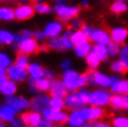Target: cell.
<instances>
[{"label": "cell", "instance_id": "cell-39", "mask_svg": "<svg viewBox=\"0 0 128 127\" xmlns=\"http://www.w3.org/2000/svg\"><path fill=\"white\" fill-rule=\"evenodd\" d=\"M112 69L114 72H128V69L126 68V65L123 64L122 61H117L114 63L112 64Z\"/></svg>", "mask_w": 128, "mask_h": 127}, {"label": "cell", "instance_id": "cell-32", "mask_svg": "<svg viewBox=\"0 0 128 127\" xmlns=\"http://www.w3.org/2000/svg\"><path fill=\"white\" fill-rule=\"evenodd\" d=\"M49 47L54 48L57 51H63L64 48V45H63V41L62 38H57V37H53L50 41H49Z\"/></svg>", "mask_w": 128, "mask_h": 127}, {"label": "cell", "instance_id": "cell-18", "mask_svg": "<svg viewBox=\"0 0 128 127\" xmlns=\"http://www.w3.org/2000/svg\"><path fill=\"white\" fill-rule=\"evenodd\" d=\"M110 105H111L113 109H118V110L126 109L127 107V99L123 97V96L114 95L110 99Z\"/></svg>", "mask_w": 128, "mask_h": 127}, {"label": "cell", "instance_id": "cell-23", "mask_svg": "<svg viewBox=\"0 0 128 127\" xmlns=\"http://www.w3.org/2000/svg\"><path fill=\"white\" fill-rule=\"evenodd\" d=\"M27 70H28V73H30L32 79H40V78H42V75L44 74V70H43L42 67L38 65V64H31Z\"/></svg>", "mask_w": 128, "mask_h": 127}, {"label": "cell", "instance_id": "cell-50", "mask_svg": "<svg viewBox=\"0 0 128 127\" xmlns=\"http://www.w3.org/2000/svg\"><path fill=\"white\" fill-rule=\"evenodd\" d=\"M81 5H82V6H88V3H86V1H82Z\"/></svg>", "mask_w": 128, "mask_h": 127}, {"label": "cell", "instance_id": "cell-21", "mask_svg": "<svg viewBox=\"0 0 128 127\" xmlns=\"http://www.w3.org/2000/svg\"><path fill=\"white\" fill-rule=\"evenodd\" d=\"M111 36H112V38H113L114 42L121 43V42H123V41L127 38L128 31L126 29H114V30H112Z\"/></svg>", "mask_w": 128, "mask_h": 127}, {"label": "cell", "instance_id": "cell-14", "mask_svg": "<svg viewBox=\"0 0 128 127\" xmlns=\"http://www.w3.org/2000/svg\"><path fill=\"white\" fill-rule=\"evenodd\" d=\"M15 110L10 105H2L0 106V120L6 122H12L15 120Z\"/></svg>", "mask_w": 128, "mask_h": 127}, {"label": "cell", "instance_id": "cell-8", "mask_svg": "<svg viewBox=\"0 0 128 127\" xmlns=\"http://www.w3.org/2000/svg\"><path fill=\"white\" fill-rule=\"evenodd\" d=\"M49 99L46 95H40L37 97H34L31 102V106L33 110H36L37 112H44L49 107Z\"/></svg>", "mask_w": 128, "mask_h": 127}, {"label": "cell", "instance_id": "cell-51", "mask_svg": "<svg viewBox=\"0 0 128 127\" xmlns=\"http://www.w3.org/2000/svg\"><path fill=\"white\" fill-rule=\"evenodd\" d=\"M80 127H92V126H91V125H81Z\"/></svg>", "mask_w": 128, "mask_h": 127}, {"label": "cell", "instance_id": "cell-17", "mask_svg": "<svg viewBox=\"0 0 128 127\" xmlns=\"http://www.w3.org/2000/svg\"><path fill=\"white\" fill-rule=\"evenodd\" d=\"M31 88L36 89L37 91H46L50 88V79L48 78H40V79H32Z\"/></svg>", "mask_w": 128, "mask_h": 127}, {"label": "cell", "instance_id": "cell-55", "mask_svg": "<svg viewBox=\"0 0 128 127\" xmlns=\"http://www.w3.org/2000/svg\"><path fill=\"white\" fill-rule=\"evenodd\" d=\"M56 1H58V3H60V1H63V0H56Z\"/></svg>", "mask_w": 128, "mask_h": 127}, {"label": "cell", "instance_id": "cell-52", "mask_svg": "<svg viewBox=\"0 0 128 127\" xmlns=\"http://www.w3.org/2000/svg\"><path fill=\"white\" fill-rule=\"evenodd\" d=\"M0 127H5V125H4V123L1 122V120H0Z\"/></svg>", "mask_w": 128, "mask_h": 127}, {"label": "cell", "instance_id": "cell-29", "mask_svg": "<svg viewBox=\"0 0 128 127\" xmlns=\"http://www.w3.org/2000/svg\"><path fill=\"white\" fill-rule=\"evenodd\" d=\"M94 53L100 59H106V57L108 54V51L105 47V45H97V46L94 47Z\"/></svg>", "mask_w": 128, "mask_h": 127}, {"label": "cell", "instance_id": "cell-16", "mask_svg": "<svg viewBox=\"0 0 128 127\" xmlns=\"http://www.w3.org/2000/svg\"><path fill=\"white\" fill-rule=\"evenodd\" d=\"M91 40H94L96 42H98L100 45H108L110 43V37L108 35L102 30H92L90 36H89Z\"/></svg>", "mask_w": 128, "mask_h": 127}, {"label": "cell", "instance_id": "cell-44", "mask_svg": "<svg viewBox=\"0 0 128 127\" xmlns=\"http://www.w3.org/2000/svg\"><path fill=\"white\" fill-rule=\"evenodd\" d=\"M8 81V78L5 77V74H0V88Z\"/></svg>", "mask_w": 128, "mask_h": 127}, {"label": "cell", "instance_id": "cell-27", "mask_svg": "<svg viewBox=\"0 0 128 127\" xmlns=\"http://www.w3.org/2000/svg\"><path fill=\"white\" fill-rule=\"evenodd\" d=\"M14 41H15V36L12 33H10L9 31H5V30H0V43L11 45Z\"/></svg>", "mask_w": 128, "mask_h": 127}, {"label": "cell", "instance_id": "cell-33", "mask_svg": "<svg viewBox=\"0 0 128 127\" xmlns=\"http://www.w3.org/2000/svg\"><path fill=\"white\" fill-rule=\"evenodd\" d=\"M64 106V102L62 100V97H53L50 101H49V107L50 109H54V110H60Z\"/></svg>", "mask_w": 128, "mask_h": 127}, {"label": "cell", "instance_id": "cell-49", "mask_svg": "<svg viewBox=\"0 0 128 127\" xmlns=\"http://www.w3.org/2000/svg\"><path fill=\"white\" fill-rule=\"evenodd\" d=\"M94 127H110L107 123H96Z\"/></svg>", "mask_w": 128, "mask_h": 127}, {"label": "cell", "instance_id": "cell-6", "mask_svg": "<svg viewBox=\"0 0 128 127\" xmlns=\"http://www.w3.org/2000/svg\"><path fill=\"white\" fill-rule=\"evenodd\" d=\"M17 46H18V52L20 53H25V54L37 52L40 49L38 45H37V41L33 40V38H30V37L24 38Z\"/></svg>", "mask_w": 128, "mask_h": 127}, {"label": "cell", "instance_id": "cell-56", "mask_svg": "<svg viewBox=\"0 0 128 127\" xmlns=\"http://www.w3.org/2000/svg\"><path fill=\"white\" fill-rule=\"evenodd\" d=\"M27 127H37V126H27Z\"/></svg>", "mask_w": 128, "mask_h": 127}, {"label": "cell", "instance_id": "cell-10", "mask_svg": "<svg viewBox=\"0 0 128 127\" xmlns=\"http://www.w3.org/2000/svg\"><path fill=\"white\" fill-rule=\"evenodd\" d=\"M49 93L53 97H65L66 96V86L64 85V83L59 80H53V83L50 84L49 88Z\"/></svg>", "mask_w": 128, "mask_h": 127}, {"label": "cell", "instance_id": "cell-15", "mask_svg": "<svg viewBox=\"0 0 128 127\" xmlns=\"http://www.w3.org/2000/svg\"><path fill=\"white\" fill-rule=\"evenodd\" d=\"M111 88L114 93L128 94V80H120L118 78H112Z\"/></svg>", "mask_w": 128, "mask_h": 127}, {"label": "cell", "instance_id": "cell-41", "mask_svg": "<svg viewBox=\"0 0 128 127\" xmlns=\"http://www.w3.org/2000/svg\"><path fill=\"white\" fill-rule=\"evenodd\" d=\"M107 51H108V53H110L111 56H116V54L118 53V51H120L117 42H114V43L110 42V43H108V47H107Z\"/></svg>", "mask_w": 128, "mask_h": 127}, {"label": "cell", "instance_id": "cell-35", "mask_svg": "<svg viewBox=\"0 0 128 127\" xmlns=\"http://www.w3.org/2000/svg\"><path fill=\"white\" fill-rule=\"evenodd\" d=\"M16 64L20 65V67H25V68H27V65H28L27 56H26L25 53H18L17 57H16Z\"/></svg>", "mask_w": 128, "mask_h": 127}, {"label": "cell", "instance_id": "cell-9", "mask_svg": "<svg viewBox=\"0 0 128 127\" xmlns=\"http://www.w3.org/2000/svg\"><path fill=\"white\" fill-rule=\"evenodd\" d=\"M86 120H88L86 118V111H85V107H84L81 110H76V111L73 112L68 121H69V125L72 127H80L84 123V121H86Z\"/></svg>", "mask_w": 128, "mask_h": 127}, {"label": "cell", "instance_id": "cell-20", "mask_svg": "<svg viewBox=\"0 0 128 127\" xmlns=\"http://www.w3.org/2000/svg\"><path fill=\"white\" fill-rule=\"evenodd\" d=\"M111 78H108L101 73H92V83H95L97 85L108 86V85H111Z\"/></svg>", "mask_w": 128, "mask_h": 127}, {"label": "cell", "instance_id": "cell-54", "mask_svg": "<svg viewBox=\"0 0 128 127\" xmlns=\"http://www.w3.org/2000/svg\"><path fill=\"white\" fill-rule=\"evenodd\" d=\"M126 99H127V110H128V96L126 97Z\"/></svg>", "mask_w": 128, "mask_h": 127}, {"label": "cell", "instance_id": "cell-34", "mask_svg": "<svg viewBox=\"0 0 128 127\" xmlns=\"http://www.w3.org/2000/svg\"><path fill=\"white\" fill-rule=\"evenodd\" d=\"M34 10L40 14H47L50 11V6L48 4H44V3H37L34 5Z\"/></svg>", "mask_w": 128, "mask_h": 127}, {"label": "cell", "instance_id": "cell-22", "mask_svg": "<svg viewBox=\"0 0 128 127\" xmlns=\"http://www.w3.org/2000/svg\"><path fill=\"white\" fill-rule=\"evenodd\" d=\"M62 31V25L58 22H52L46 27V35L50 37H57Z\"/></svg>", "mask_w": 128, "mask_h": 127}, {"label": "cell", "instance_id": "cell-4", "mask_svg": "<svg viewBox=\"0 0 128 127\" xmlns=\"http://www.w3.org/2000/svg\"><path fill=\"white\" fill-rule=\"evenodd\" d=\"M110 93L106 90H97L89 95V102L92 106H104L110 102Z\"/></svg>", "mask_w": 128, "mask_h": 127}, {"label": "cell", "instance_id": "cell-38", "mask_svg": "<svg viewBox=\"0 0 128 127\" xmlns=\"http://www.w3.org/2000/svg\"><path fill=\"white\" fill-rule=\"evenodd\" d=\"M113 127H128L127 117H117L113 120Z\"/></svg>", "mask_w": 128, "mask_h": 127}, {"label": "cell", "instance_id": "cell-40", "mask_svg": "<svg viewBox=\"0 0 128 127\" xmlns=\"http://www.w3.org/2000/svg\"><path fill=\"white\" fill-rule=\"evenodd\" d=\"M121 61L123 62V64L128 69V45L121 49Z\"/></svg>", "mask_w": 128, "mask_h": 127}, {"label": "cell", "instance_id": "cell-12", "mask_svg": "<svg viewBox=\"0 0 128 127\" xmlns=\"http://www.w3.org/2000/svg\"><path fill=\"white\" fill-rule=\"evenodd\" d=\"M44 113V117L48 120H52V121H57V122H65L68 121V116L66 113L62 112L60 110H54V109H47Z\"/></svg>", "mask_w": 128, "mask_h": 127}, {"label": "cell", "instance_id": "cell-3", "mask_svg": "<svg viewBox=\"0 0 128 127\" xmlns=\"http://www.w3.org/2000/svg\"><path fill=\"white\" fill-rule=\"evenodd\" d=\"M54 11L57 13V15L59 17V20H62L64 22H66L70 19H74L75 16L79 14V8H70V6H65V5H57L54 8Z\"/></svg>", "mask_w": 128, "mask_h": 127}, {"label": "cell", "instance_id": "cell-37", "mask_svg": "<svg viewBox=\"0 0 128 127\" xmlns=\"http://www.w3.org/2000/svg\"><path fill=\"white\" fill-rule=\"evenodd\" d=\"M70 36H72V33L70 32H65L64 33V36L62 37V41H63V45L65 48H72L74 46V43L72 42V38H70Z\"/></svg>", "mask_w": 128, "mask_h": 127}, {"label": "cell", "instance_id": "cell-28", "mask_svg": "<svg viewBox=\"0 0 128 127\" xmlns=\"http://www.w3.org/2000/svg\"><path fill=\"white\" fill-rule=\"evenodd\" d=\"M90 48H91V46H90L89 42H82V43L76 45L75 52H76V54H78L79 57H84V56H88V54H89Z\"/></svg>", "mask_w": 128, "mask_h": 127}, {"label": "cell", "instance_id": "cell-43", "mask_svg": "<svg viewBox=\"0 0 128 127\" xmlns=\"http://www.w3.org/2000/svg\"><path fill=\"white\" fill-rule=\"evenodd\" d=\"M46 32H36L34 33V37L37 38V40H44L46 38Z\"/></svg>", "mask_w": 128, "mask_h": 127}, {"label": "cell", "instance_id": "cell-45", "mask_svg": "<svg viewBox=\"0 0 128 127\" xmlns=\"http://www.w3.org/2000/svg\"><path fill=\"white\" fill-rule=\"evenodd\" d=\"M22 123H24L22 121H16V120H14L12 123H11V127H24Z\"/></svg>", "mask_w": 128, "mask_h": 127}, {"label": "cell", "instance_id": "cell-26", "mask_svg": "<svg viewBox=\"0 0 128 127\" xmlns=\"http://www.w3.org/2000/svg\"><path fill=\"white\" fill-rule=\"evenodd\" d=\"M88 37L89 36L82 31H76V32H74V33H72V36H70L72 42L74 45H79V43H82V42H86Z\"/></svg>", "mask_w": 128, "mask_h": 127}, {"label": "cell", "instance_id": "cell-30", "mask_svg": "<svg viewBox=\"0 0 128 127\" xmlns=\"http://www.w3.org/2000/svg\"><path fill=\"white\" fill-rule=\"evenodd\" d=\"M86 61H88V64L91 69H95V68H97V65H98L101 59L96 56L95 53H90V54L86 56Z\"/></svg>", "mask_w": 128, "mask_h": 127}, {"label": "cell", "instance_id": "cell-47", "mask_svg": "<svg viewBox=\"0 0 128 127\" xmlns=\"http://www.w3.org/2000/svg\"><path fill=\"white\" fill-rule=\"evenodd\" d=\"M80 25H81V22H80V21H78V20L72 22V27H78V26H80Z\"/></svg>", "mask_w": 128, "mask_h": 127}, {"label": "cell", "instance_id": "cell-25", "mask_svg": "<svg viewBox=\"0 0 128 127\" xmlns=\"http://www.w3.org/2000/svg\"><path fill=\"white\" fill-rule=\"evenodd\" d=\"M15 19V11L10 8H0V20L11 21Z\"/></svg>", "mask_w": 128, "mask_h": 127}, {"label": "cell", "instance_id": "cell-1", "mask_svg": "<svg viewBox=\"0 0 128 127\" xmlns=\"http://www.w3.org/2000/svg\"><path fill=\"white\" fill-rule=\"evenodd\" d=\"M63 79H64L63 81L64 85L69 90H76L79 86H82L86 83H89L88 73H85L84 75H79L74 70H66L63 74Z\"/></svg>", "mask_w": 128, "mask_h": 127}, {"label": "cell", "instance_id": "cell-48", "mask_svg": "<svg viewBox=\"0 0 128 127\" xmlns=\"http://www.w3.org/2000/svg\"><path fill=\"white\" fill-rule=\"evenodd\" d=\"M62 67H63V68H65V69H68V68L70 67V62H69V61H65V62H63Z\"/></svg>", "mask_w": 128, "mask_h": 127}, {"label": "cell", "instance_id": "cell-5", "mask_svg": "<svg viewBox=\"0 0 128 127\" xmlns=\"http://www.w3.org/2000/svg\"><path fill=\"white\" fill-rule=\"evenodd\" d=\"M6 75L10 80H14V81H22V80L26 79L27 77V70L25 67H20V65H12V67H9V69L6 70Z\"/></svg>", "mask_w": 128, "mask_h": 127}, {"label": "cell", "instance_id": "cell-42", "mask_svg": "<svg viewBox=\"0 0 128 127\" xmlns=\"http://www.w3.org/2000/svg\"><path fill=\"white\" fill-rule=\"evenodd\" d=\"M40 127H54L53 125V121L52 120H41V122H40Z\"/></svg>", "mask_w": 128, "mask_h": 127}, {"label": "cell", "instance_id": "cell-58", "mask_svg": "<svg viewBox=\"0 0 128 127\" xmlns=\"http://www.w3.org/2000/svg\"><path fill=\"white\" fill-rule=\"evenodd\" d=\"M118 1H122V0H118Z\"/></svg>", "mask_w": 128, "mask_h": 127}, {"label": "cell", "instance_id": "cell-11", "mask_svg": "<svg viewBox=\"0 0 128 127\" xmlns=\"http://www.w3.org/2000/svg\"><path fill=\"white\" fill-rule=\"evenodd\" d=\"M34 14V9L30 5H20L15 10V17L17 20H27L31 19Z\"/></svg>", "mask_w": 128, "mask_h": 127}, {"label": "cell", "instance_id": "cell-57", "mask_svg": "<svg viewBox=\"0 0 128 127\" xmlns=\"http://www.w3.org/2000/svg\"><path fill=\"white\" fill-rule=\"evenodd\" d=\"M4 1H10V0H4Z\"/></svg>", "mask_w": 128, "mask_h": 127}, {"label": "cell", "instance_id": "cell-24", "mask_svg": "<svg viewBox=\"0 0 128 127\" xmlns=\"http://www.w3.org/2000/svg\"><path fill=\"white\" fill-rule=\"evenodd\" d=\"M16 84L14 83V81H6L1 88H0V91L4 94V95H6V96H11V95H14L16 93Z\"/></svg>", "mask_w": 128, "mask_h": 127}, {"label": "cell", "instance_id": "cell-53", "mask_svg": "<svg viewBox=\"0 0 128 127\" xmlns=\"http://www.w3.org/2000/svg\"><path fill=\"white\" fill-rule=\"evenodd\" d=\"M17 1H22V3H25V1H28V0H17Z\"/></svg>", "mask_w": 128, "mask_h": 127}, {"label": "cell", "instance_id": "cell-46", "mask_svg": "<svg viewBox=\"0 0 128 127\" xmlns=\"http://www.w3.org/2000/svg\"><path fill=\"white\" fill-rule=\"evenodd\" d=\"M44 75L48 79H54V74L52 72H49V70H44Z\"/></svg>", "mask_w": 128, "mask_h": 127}, {"label": "cell", "instance_id": "cell-36", "mask_svg": "<svg viewBox=\"0 0 128 127\" xmlns=\"http://www.w3.org/2000/svg\"><path fill=\"white\" fill-rule=\"evenodd\" d=\"M10 63H11L10 57L8 54H5V53H0V68H2V69L9 68Z\"/></svg>", "mask_w": 128, "mask_h": 127}, {"label": "cell", "instance_id": "cell-7", "mask_svg": "<svg viewBox=\"0 0 128 127\" xmlns=\"http://www.w3.org/2000/svg\"><path fill=\"white\" fill-rule=\"evenodd\" d=\"M6 104L10 105L15 111H21L24 109H27L31 104L28 102V100L18 96V97H14V96H9L8 100H6Z\"/></svg>", "mask_w": 128, "mask_h": 127}, {"label": "cell", "instance_id": "cell-19", "mask_svg": "<svg viewBox=\"0 0 128 127\" xmlns=\"http://www.w3.org/2000/svg\"><path fill=\"white\" fill-rule=\"evenodd\" d=\"M85 111H86L88 121L97 120V118H100V117H102L105 115V112L102 111L101 109H98L97 106H95V107H85Z\"/></svg>", "mask_w": 128, "mask_h": 127}, {"label": "cell", "instance_id": "cell-2", "mask_svg": "<svg viewBox=\"0 0 128 127\" xmlns=\"http://www.w3.org/2000/svg\"><path fill=\"white\" fill-rule=\"evenodd\" d=\"M86 102H89V95L88 93L85 91H78V93H74L72 95L66 96V100H65V106L70 110H75V109H79L82 105H85Z\"/></svg>", "mask_w": 128, "mask_h": 127}, {"label": "cell", "instance_id": "cell-31", "mask_svg": "<svg viewBox=\"0 0 128 127\" xmlns=\"http://www.w3.org/2000/svg\"><path fill=\"white\" fill-rule=\"evenodd\" d=\"M127 10V5L124 3H121V1H117L114 4L111 5V11L112 13H116V14H121V13H124Z\"/></svg>", "mask_w": 128, "mask_h": 127}, {"label": "cell", "instance_id": "cell-13", "mask_svg": "<svg viewBox=\"0 0 128 127\" xmlns=\"http://www.w3.org/2000/svg\"><path fill=\"white\" fill-rule=\"evenodd\" d=\"M21 121L27 126H37L41 122V116L37 111L25 112V113L21 115Z\"/></svg>", "mask_w": 128, "mask_h": 127}]
</instances>
